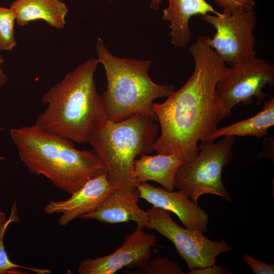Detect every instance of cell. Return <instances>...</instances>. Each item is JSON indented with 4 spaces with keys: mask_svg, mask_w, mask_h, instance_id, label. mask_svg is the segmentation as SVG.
<instances>
[{
    "mask_svg": "<svg viewBox=\"0 0 274 274\" xmlns=\"http://www.w3.org/2000/svg\"><path fill=\"white\" fill-rule=\"evenodd\" d=\"M162 1L151 0L150 8L158 10ZM168 6L164 9L161 19L170 22V43L176 48H184L189 43L192 36L189 20L192 16L220 13L206 0H168Z\"/></svg>",
    "mask_w": 274,
    "mask_h": 274,
    "instance_id": "obj_13",
    "label": "cell"
},
{
    "mask_svg": "<svg viewBox=\"0 0 274 274\" xmlns=\"http://www.w3.org/2000/svg\"><path fill=\"white\" fill-rule=\"evenodd\" d=\"M7 219L5 213L0 210V233Z\"/></svg>",
    "mask_w": 274,
    "mask_h": 274,
    "instance_id": "obj_26",
    "label": "cell"
},
{
    "mask_svg": "<svg viewBox=\"0 0 274 274\" xmlns=\"http://www.w3.org/2000/svg\"><path fill=\"white\" fill-rule=\"evenodd\" d=\"M147 212L149 217L147 227L172 242L188 269L213 265L219 255L231 250L224 241H212L200 231L180 226L167 211L152 206Z\"/></svg>",
    "mask_w": 274,
    "mask_h": 274,
    "instance_id": "obj_8",
    "label": "cell"
},
{
    "mask_svg": "<svg viewBox=\"0 0 274 274\" xmlns=\"http://www.w3.org/2000/svg\"><path fill=\"white\" fill-rule=\"evenodd\" d=\"M155 120L136 115L119 121L108 119L91 136L89 143L105 164L116 189L136 190L133 175L134 160L154 151L158 131Z\"/></svg>",
    "mask_w": 274,
    "mask_h": 274,
    "instance_id": "obj_5",
    "label": "cell"
},
{
    "mask_svg": "<svg viewBox=\"0 0 274 274\" xmlns=\"http://www.w3.org/2000/svg\"><path fill=\"white\" fill-rule=\"evenodd\" d=\"M19 220L16 202L15 201L11 206V212L2 230L0 233V274H26L27 272L21 269L31 270L37 274H47L51 270L46 268H33L20 265L11 261L5 250L4 237L8 226L12 222H17Z\"/></svg>",
    "mask_w": 274,
    "mask_h": 274,
    "instance_id": "obj_18",
    "label": "cell"
},
{
    "mask_svg": "<svg viewBox=\"0 0 274 274\" xmlns=\"http://www.w3.org/2000/svg\"><path fill=\"white\" fill-rule=\"evenodd\" d=\"M95 49L107 80L101 97L108 119L119 121L140 115L157 121L154 101L168 97L175 91V86L152 81L149 75L151 60L117 57L108 50L101 38L97 39Z\"/></svg>",
    "mask_w": 274,
    "mask_h": 274,
    "instance_id": "obj_4",
    "label": "cell"
},
{
    "mask_svg": "<svg viewBox=\"0 0 274 274\" xmlns=\"http://www.w3.org/2000/svg\"><path fill=\"white\" fill-rule=\"evenodd\" d=\"M99 63L88 59L47 90L42 97L47 107L35 124L74 143H88L108 120L94 79Z\"/></svg>",
    "mask_w": 274,
    "mask_h": 274,
    "instance_id": "obj_2",
    "label": "cell"
},
{
    "mask_svg": "<svg viewBox=\"0 0 274 274\" xmlns=\"http://www.w3.org/2000/svg\"><path fill=\"white\" fill-rule=\"evenodd\" d=\"M266 84H274V66L265 59L255 57L228 67L216 85L226 117L235 106L250 105L254 97L262 101L267 96L262 91Z\"/></svg>",
    "mask_w": 274,
    "mask_h": 274,
    "instance_id": "obj_9",
    "label": "cell"
},
{
    "mask_svg": "<svg viewBox=\"0 0 274 274\" xmlns=\"http://www.w3.org/2000/svg\"><path fill=\"white\" fill-rule=\"evenodd\" d=\"M234 136H224L218 141L201 142L196 157L184 162L176 173L174 188L186 193L195 202L205 194L219 196L231 202L232 198L223 184L222 171L232 159Z\"/></svg>",
    "mask_w": 274,
    "mask_h": 274,
    "instance_id": "obj_6",
    "label": "cell"
},
{
    "mask_svg": "<svg viewBox=\"0 0 274 274\" xmlns=\"http://www.w3.org/2000/svg\"><path fill=\"white\" fill-rule=\"evenodd\" d=\"M20 160L31 174L43 175L58 189L72 194L88 180L107 172L94 150H78L72 141L36 124L10 130Z\"/></svg>",
    "mask_w": 274,
    "mask_h": 274,
    "instance_id": "obj_3",
    "label": "cell"
},
{
    "mask_svg": "<svg viewBox=\"0 0 274 274\" xmlns=\"http://www.w3.org/2000/svg\"><path fill=\"white\" fill-rule=\"evenodd\" d=\"M123 273L128 274H184L181 267L176 262L169 260L166 257L157 256L147 260L140 266L130 271L123 270Z\"/></svg>",
    "mask_w": 274,
    "mask_h": 274,
    "instance_id": "obj_19",
    "label": "cell"
},
{
    "mask_svg": "<svg viewBox=\"0 0 274 274\" xmlns=\"http://www.w3.org/2000/svg\"><path fill=\"white\" fill-rule=\"evenodd\" d=\"M274 125V98L264 101L262 110L254 116L220 128H217L210 137L215 141L224 136H251L257 138L265 137L268 129Z\"/></svg>",
    "mask_w": 274,
    "mask_h": 274,
    "instance_id": "obj_17",
    "label": "cell"
},
{
    "mask_svg": "<svg viewBox=\"0 0 274 274\" xmlns=\"http://www.w3.org/2000/svg\"><path fill=\"white\" fill-rule=\"evenodd\" d=\"M109 1H116V0H108Z\"/></svg>",
    "mask_w": 274,
    "mask_h": 274,
    "instance_id": "obj_28",
    "label": "cell"
},
{
    "mask_svg": "<svg viewBox=\"0 0 274 274\" xmlns=\"http://www.w3.org/2000/svg\"><path fill=\"white\" fill-rule=\"evenodd\" d=\"M223 10V13L230 14L243 8L246 10H254L256 0H213Z\"/></svg>",
    "mask_w": 274,
    "mask_h": 274,
    "instance_id": "obj_21",
    "label": "cell"
},
{
    "mask_svg": "<svg viewBox=\"0 0 274 274\" xmlns=\"http://www.w3.org/2000/svg\"><path fill=\"white\" fill-rule=\"evenodd\" d=\"M184 162L174 154H144L134 160L133 175L136 183L154 181L168 191H174L175 178Z\"/></svg>",
    "mask_w": 274,
    "mask_h": 274,
    "instance_id": "obj_15",
    "label": "cell"
},
{
    "mask_svg": "<svg viewBox=\"0 0 274 274\" xmlns=\"http://www.w3.org/2000/svg\"><path fill=\"white\" fill-rule=\"evenodd\" d=\"M157 241L154 234L136 227L124 237L122 245L113 253L81 261L80 274H114L123 268L134 269L151 258V248Z\"/></svg>",
    "mask_w": 274,
    "mask_h": 274,
    "instance_id": "obj_10",
    "label": "cell"
},
{
    "mask_svg": "<svg viewBox=\"0 0 274 274\" xmlns=\"http://www.w3.org/2000/svg\"><path fill=\"white\" fill-rule=\"evenodd\" d=\"M139 199L138 189L132 192L115 189L94 211L80 218L109 224L133 221L136 227H147L148 214L139 206Z\"/></svg>",
    "mask_w": 274,
    "mask_h": 274,
    "instance_id": "obj_14",
    "label": "cell"
},
{
    "mask_svg": "<svg viewBox=\"0 0 274 274\" xmlns=\"http://www.w3.org/2000/svg\"><path fill=\"white\" fill-rule=\"evenodd\" d=\"M2 129H3L0 125V130H2ZM5 159H6V158L4 157L0 156V160H5Z\"/></svg>",
    "mask_w": 274,
    "mask_h": 274,
    "instance_id": "obj_27",
    "label": "cell"
},
{
    "mask_svg": "<svg viewBox=\"0 0 274 274\" xmlns=\"http://www.w3.org/2000/svg\"><path fill=\"white\" fill-rule=\"evenodd\" d=\"M273 138L271 137L265 140L263 143V149L259 153L258 158H261L264 157L273 160V150H272V147H273Z\"/></svg>",
    "mask_w": 274,
    "mask_h": 274,
    "instance_id": "obj_24",
    "label": "cell"
},
{
    "mask_svg": "<svg viewBox=\"0 0 274 274\" xmlns=\"http://www.w3.org/2000/svg\"><path fill=\"white\" fill-rule=\"evenodd\" d=\"M115 189L106 172L88 180L68 199L48 202L44 211L48 215L61 214L58 223L66 226L76 218L94 211Z\"/></svg>",
    "mask_w": 274,
    "mask_h": 274,
    "instance_id": "obj_11",
    "label": "cell"
},
{
    "mask_svg": "<svg viewBox=\"0 0 274 274\" xmlns=\"http://www.w3.org/2000/svg\"><path fill=\"white\" fill-rule=\"evenodd\" d=\"M16 13L11 8L0 7V50L11 51L17 44L14 35Z\"/></svg>",
    "mask_w": 274,
    "mask_h": 274,
    "instance_id": "obj_20",
    "label": "cell"
},
{
    "mask_svg": "<svg viewBox=\"0 0 274 274\" xmlns=\"http://www.w3.org/2000/svg\"><path fill=\"white\" fill-rule=\"evenodd\" d=\"M202 19L216 30L212 38L202 36L204 41L226 64L231 66L256 57L253 31L257 17L254 10L240 8L230 14H208Z\"/></svg>",
    "mask_w": 274,
    "mask_h": 274,
    "instance_id": "obj_7",
    "label": "cell"
},
{
    "mask_svg": "<svg viewBox=\"0 0 274 274\" xmlns=\"http://www.w3.org/2000/svg\"><path fill=\"white\" fill-rule=\"evenodd\" d=\"M194 62L193 74L177 91L162 103H153L161 133L154 151L174 154L184 162L193 160L199 150V142L208 140L226 116L216 85L227 66L202 36L189 48Z\"/></svg>",
    "mask_w": 274,
    "mask_h": 274,
    "instance_id": "obj_1",
    "label": "cell"
},
{
    "mask_svg": "<svg viewBox=\"0 0 274 274\" xmlns=\"http://www.w3.org/2000/svg\"><path fill=\"white\" fill-rule=\"evenodd\" d=\"M188 274H230L228 268L215 264L200 268L189 269Z\"/></svg>",
    "mask_w": 274,
    "mask_h": 274,
    "instance_id": "obj_23",
    "label": "cell"
},
{
    "mask_svg": "<svg viewBox=\"0 0 274 274\" xmlns=\"http://www.w3.org/2000/svg\"><path fill=\"white\" fill-rule=\"evenodd\" d=\"M135 186L140 198L155 207L174 213L185 227L203 233L207 231L209 215L184 192L168 191L147 182L136 183Z\"/></svg>",
    "mask_w": 274,
    "mask_h": 274,
    "instance_id": "obj_12",
    "label": "cell"
},
{
    "mask_svg": "<svg viewBox=\"0 0 274 274\" xmlns=\"http://www.w3.org/2000/svg\"><path fill=\"white\" fill-rule=\"evenodd\" d=\"M4 61V59L0 54V88L3 86L8 80V77L3 72L1 68V65L3 63Z\"/></svg>",
    "mask_w": 274,
    "mask_h": 274,
    "instance_id": "obj_25",
    "label": "cell"
},
{
    "mask_svg": "<svg viewBox=\"0 0 274 274\" xmlns=\"http://www.w3.org/2000/svg\"><path fill=\"white\" fill-rule=\"evenodd\" d=\"M16 13V22L20 26L30 21L43 20L50 26L62 29L68 9L60 0H16L10 5Z\"/></svg>",
    "mask_w": 274,
    "mask_h": 274,
    "instance_id": "obj_16",
    "label": "cell"
},
{
    "mask_svg": "<svg viewBox=\"0 0 274 274\" xmlns=\"http://www.w3.org/2000/svg\"><path fill=\"white\" fill-rule=\"evenodd\" d=\"M242 258L249 265L254 274H273L274 264H268L244 254Z\"/></svg>",
    "mask_w": 274,
    "mask_h": 274,
    "instance_id": "obj_22",
    "label": "cell"
}]
</instances>
